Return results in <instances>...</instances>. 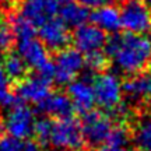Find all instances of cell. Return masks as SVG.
I'll use <instances>...</instances> for the list:
<instances>
[{
  "instance_id": "obj_26",
  "label": "cell",
  "mask_w": 151,
  "mask_h": 151,
  "mask_svg": "<svg viewBox=\"0 0 151 151\" xmlns=\"http://www.w3.org/2000/svg\"><path fill=\"white\" fill-rule=\"evenodd\" d=\"M13 41L14 39H13L11 31L9 28V24L0 18V48L3 50H6L13 43Z\"/></svg>"
},
{
  "instance_id": "obj_33",
  "label": "cell",
  "mask_w": 151,
  "mask_h": 151,
  "mask_svg": "<svg viewBox=\"0 0 151 151\" xmlns=\"http://www.w3.org/2000/svg\"><path fill=\"white\" fill-rule=\"evenodd\" d=\"M141 1H143L144 4H147V6H148V7L151 9V0H141Z\"/></svg>"
},
{
  "instance_id": "obj_4",
  "label": "cell",
  "mask_w": 151,
  "mask_h": 151,
  "mask_svg": "<svg viewBox=\"0 0 151 151\" xmlns=\"http://www.w3.org/2000/svg\"><path fill=\"white\" fill-rule=\"evenodd\" d=\"M113 120L111 115L105 111H88L83 113V120L80 122L81 134L84 144L91 147L105 146L106 139L112 130Z\"/></svg>"
},
{
  "instance_id": "obj_3",
  "label": "cell",
  "mask_w": 151,
  "mask_h": 151,
  "mask_svg": "<svg viewBox=\"0 0 151 151\" xmlns=\"http://www.w3.org/2000/svg\"><path fill=\"white\" fill-rule=\"evenodd\" d=\"M49 146L58 151H78L84 147L80 122L73 116L52 119Z\"/></svg>"
},
{
  "instance_id": "obj_21",
  "label": "cell",
  "mask_w": 151,
  "mask_h": 151,
  "mask_svg": "<svg viewBox=\"0 0 151 151\" xmlns=\"http://www.w3.org/2000/svg\"><path fill=\"white\" fill-rule=\"evenodd\" d=\"M108 65H109V59L104 49L84 55V67H87L91 73L104 71L108 67Z\"/></svg>"
},
{
  "instance_id": "obj_15",
  "label": "cell",
  "mask_w": 151,
  "mask_h": 151,
  "mask_svg": "<svg viewBox=\"0 0 151 151\" xmlns=\"http://www.w3.org/2000/svg\"><path fill=\"white\" fill-rule=\"evenodd\" d=\"M90 20L94 25L102 29L105 34L119 32L120 29V14L119 9L112 4H101L95 7L90 14Z\"/></svg>"
},
{
  "instance_id": "obj_7",
  "label": "cell",
  "mask_w": 151,
  "mask_h": 151,
  "mask_svg": "<svg viewBox=\"0 0 151 151\" xmlns=\"http://www.w3.org/2000/svg\"><path fill=\"white\" fill-rule=\"evenodd\" d=\"M53 63V80L59 86H67L84 70V55L74 48L58 50Z\"/></svg>"
},
{
  "instance_id": "obj_28",
  "label": "cell",
  "mask_w": 151,
  "mask_h": 151,
  "mask_svg": "<svg viewBox=\"0 0 151 151\" xmlns=\"http://www.w3.org/2000/svg\"><path fill=\"white\" fill-rule=\"evenodd\" d=\"M76 1L83 6H86L87 9H95L98 6L108 3V0H76Z\"/></svg>"
},
{
  "instance_id": "obj_30",
  "label": "cell",
  "mask_w": 151,
  "mask_h": 151,
  "mask_svg": "<svg viewBox=\"0 0 151 151\" xmlns=\"http://www.w3.org/2000/svg\"><path fill=\"white\" fill-rule=\"evenodd\" d=\"M98 151H130V150H127L126 147H113V146H105V147H102L101 150H98Z\"/></svg>"
},
{
  "instance_id": "obj_8",
  "label": "cell",
  "mask_w": 151,
  "mask_h": 151,
  "mask_svg": "<svg viewBox=\"0 0 151 151\" xmlns=\"http://www.w3.org/2000/svg\"><path fill=\"white\" fill-rule=\"evenodd\" d=\"M106 37L108 34H105L92 22H84L74 28L73 34L70 35V41L74 45V49H77L83 55H87L104 49Z\"/></svg>"
},
{
  "instance_id": "obj_17",
  "label": "cell",
  "mask_w": 151,
  "mask_h": 151,
  "mask_svg": "<svg viewBox=\"0 0 151 151\" xmlns=\"http://www.w3.org/2000/svg\"><path fill=\"white\" fill-rule=\"evenodd\" d=\"M58 14H59L60 20L65 22L69 28H76L90 20L88 9L86 6L77 3V1H73V0L60 4Z\"/></svg>"
},
{
  "instance_id": "obj_25",
  "label": "cell",
  "mask_w": 151,
  "mask_h": 151,
  "mask_svg": "<svg viewBox=\"0 0 151 151\" xmlns=\"http://www.w3.org/2000/svg\"><path fill=\"white\" fill-rule=\"evenodd\" d=\"M16 102H18L16 92L10 90V87L6 86L0 88V109H9Z\"/></svg>"
},
{
  "instance_id": "obj_24",
  "label": "cell",
  "mask_w": 151,
  "mask_h": 151,
  "mask_svg": "<svg viewBox=\"0 0 151 151\" xmlns=\"http://www.w3.org/2000/svg\"><path fill=\"white\" fill-rule=\"evenodd\" d=\"M24 140L10 134H0V151H22Z\"/></svg>"
},
{
  "instance_id": "obj_20",
  "label": "cell",
  "mask_w": 151,
  "mask_h": 151,
  "mask_svg": "<svg viewBox=\"0 0 151 151\" xmlns=\"http://www.w3.org/2000/svg\"><path fill=\"white\" fill-rule=\"evenodd\" d=\"M9 28H10V31H11L13 39H16V41L17 39H22V38L37 35V27L32 25L28 20H25L18 13H13L10 16Z\"/></svg>"
},
{
  "instance_id": "obj_22",
  "label": "cell",
  "mask_w": 151,
  "mask_h": 151,
  "mask_svg": "<svg viewBox=\"0 0 151 151\" xmlns=\"http://www.w3.org/2000/svg\"><path fill=\"white\" fill-rule=\"evenodd\" d=\"M50 127H52V118H49V116H42L39 119H35V122H34L32 134L35 136L37 141L42 147L49 146Z\"/></svg>"
},
{
  "instance_id": "obj_5",
  "label": "cell",
  "mask_w": 151,
  "mask_h": 151,
  "mask_svg": "<svg viewBox=\"0 0 151 151\" xmlns=\"http://www.w3.org/2000/svg\"><path fill=\"white\" fill-rule=\"evenodd\" d=\"M120 28L126 32H151V9L141 0H123L119 7Z\"/></svg>"
},
{
  "instance_id": "obj_12",
  "label": "cell",
  "mask_w": 151,
  "mask_h": 151,
  "mask_svg": "<svg viewBox=\"0 0 151 151\" xmlns=\"http://www.w3.org/2000/svg\"><path fill=\"white\" fill-rule=\"evenodd\" d=\"M16 52L21 56L28 67H32L35 70H38L41 66H43L50 60L48 55V48L35 35L22 38V39H17Z\"/></svg>"
},
{
  "instance_id": "obj_16",
  "label": "cell",
  "mask_w": 151,
  "mask_h": 151,
  "mask_svg": "<svg viewBox=\"0 0 151 151\" xmlns=\"http://www.w3.org/2000/svg\"><path fill=\"white\" fill-rule=\"evenodd\" d=\"M124 101L129 104L144 102L147 99V76L133 74L127 76V78L122 81Z\"/></svg>"
},
{
  "instance_id": "obj_10",
  "label": "cell",
  "mask_w": 151,
  "mask_h": 151,
  "mask_svg": "<svg viewBox=\"0 0 151 151\" xmlns=\"http://www.w3.org/2000/svg\"><path fill=\"white\" fill-rule=\"evenodd\" d=\"M50 91H52L50 80L43 78L38 73L35 76L22 77L21 80L17 81L16 90H14L20 101L25 104H34V105L41 102Z\"/></svg>"
},
{
  "instance_id": "obj_32",
  "label": "cell",
  "mask_w": 151,
  "mask_h": 151,
  "mask_svg": "<svg viewBox=\"0 0 151 151\" xmlns=\"http://www.w3.org/2000/svg\"><path fill=\"white\" fill-rule=\"evenodd\" d=\"M14 1H17V0H0V3H4V4H11Z\"/></svg>"
},
{
  "instance_id": "obj_13",
  "label": "cell",
  "mask_w": 151,
  "mask_h": 151,
  "mask_svg": "<svg viewBox=\"0 0 151 151\" xmlns=\"http://www.w3.org/2000/svg\"><path fill=\"white\" fill-rule=\"evenodd\" d=\"M70 98L74 112L86 113L94 109L95 106V98H94V90L92 84L88 78H77L67 84V92Z\"/></svg>"
},
{
  "instance_id": "obj_35",
  "label": "cell",
  "mask_w": 151,
  "mask_h": 151,
  "mask_svg": "<svg viewBox=\"0 0 151 151\" xmlns=\"http://www.w3.org/2000/svg\"><path fill=\"white\" fill-rule=\"evenodd\" d=\"M137 151H139V150H137Z\"/></svg>"
},
{
  "instance_id": "obj_31",
  "label": "cell",
  "mask_w": 151,
  "mask_h": 151,
  "mask_svg": "<svg viewBox=\"0 0 151 151\" xmlns=\"http://www.w3.org/2000/svg\"><path fill=\"white\" fill-rule=\"evenodd\" d=\"M147 99L151 102V74L147 76Z\"/></svg>"
},
{
  "instance_id": "obj_18",
  "label": "cell",
  "mask_w": 151,
  "mask_h": 151,
  "mask_svg": "<svg viewBox=\"0 0 151 151\" xmlns=\"http://www.w3.org/2000/svg\"><path fill=\"white\" fill-rule=\"evenodd\" d=\"M139 151H151V115H146L136 122L130 133Z\"/></svg>"
},
{
  "instance_id": "obj_1",
  "label": "cell",
  "mask_w": 151,
  "mask_h": 151,
  "mask_svg": "<svg viewBox=\"0 0 151 151\" xmlns=\"http://www.w3.org/2000/svg\"><path fill=\"white\" fill-rule=\"evenodd\" d=\"M104 50L113 67L124 76L141 74L151 65V38L147 34H109Z\"/></svg>"
},
{
  "instance_id": "obj_2",
  "label": "cell",
  "mask_w": 151,
  "mask_h": 151,
  "mask_svg": "<svg viewBox=\"0 0 151 151\" xmlns=\"http://www.w3.org/2000/svg\"><path fill=\"white\" fill-rule=\"evenodd\" d=\"M92 90L95 105L108 112L109 115L113 113L120 104L124 101L123 90H122V80L118 74L111 71H99L94 77Z\"/></svg>"
},
{
  "instance_id": "obj_9",
  "label": "cell",
  "mask_w": 151,
  "mask_h": 151,
  "mask_svg": "<svg viewBox=\"0 0 151 151\" xmlns=\"http://www.w3.org/2000/svg\"><path fill=\"white\" fill-rule=\"evenodd\" d=\"M60 3L58 0H20L17 13L35 27L58 16Z\"/></svg>"
},
{
  "instance_id": "obj_19",
  "label": "cell",
  "mask_w": 151,
  "mask_h": 151,
  "mask_svg": "<svg viewBox=\"0 0 151 151\" xmlns=\"http://www.w3.org/2000/svg\"><path fill=\"white\" fill-rule=\"evenodd\" d=\"M3 60V70H4L7 78L10 81H18L22 77H25L28 73V66L22 60V58L17 52H10L4 56Z\"/></svg>"
},
{
  "instance_id": "obj_11",
  "label": "cell",
  "mask_w": 151,
  "mask_h": 151,
  "mask_svg": "<svg viewBox=\"0 0 151 151\" xmlns=\"http://www.w3.org/2000/svg\"><path fill=\"white\" fill-rule=\"evenodd\" d=\"M38 35L42 43L49 49L58 52L66 48L70 42V31L69 27L60 18H50L42 25L38 27Z\"/></svg>"
},
{
  "instance_id": "obj_29",
  "label": "cell",
  "mask_w": 151,
  "mask_h": 151,
  "mask_svg": "<svg viewBox=\"0 0 151 151\" xmlns=\"http://www.w3.org/2000/svg\"><path fill=\"white\" fill-rule=\"evenodd\" d=\"M9 83H10V80L7 78V76H6L4 70L0 67V88H1V87L9 86Z\"/></svg>"
},
{
  "instance_id": "obj_14",
  "label": "cell",
  "mask_w": 151,
  "mask_h": 151,
  "mask_svg": "<svg viewBox=\"0 0 151 151\" xmlns=\"http://www.w3.org/2000/svg\"><path fill=\"white\" fill-rule=\"evenodd\" d=\"M37 108L45 116L53 119L73 116V113H74V108H73V104H71L69 95L60 91H50L41 102L37 104Z\"/></svg>"
},
{
  "instance_id": "obj_6",
  "label": "cell",
  "mask_w": 151,
  "mask_h": 151,
  "mask_svg": "<svg viewBox=\"0 0 151 151\" xmlns=\"http://www.w3.org/2000/svg\"><path fill=\"white\" fill-rule=\"evenodd\" d=\"M35 113L25 102H16L11 108L7 109L3 127L7 134L17 137L20 140H25L32 136Z\"/></svg>"
},
{
  "instance_id": "obj_27",
  "label": "cell",
  "mask_w": 151,
  "mask_h": 151,
  "mask_svg": "<svg viewBox=\"0 0 151 151\" xmlns=\"http://www.w3.org/2000/svg\"><path fill=\"white\" fill-rule=\"evenodd\" d=\"M22 151H43V150H42V146L38 141L25 139L24 140V146H22Z\"/></svg>"
},
{
  "instance_id": "obj_34",
  "label": "cell",
  "mask_w": 151,
  "mask_h": 151,
  "mask_svg": "<svg viewBox=\"0 0 151 151\" xmlns=\"http://www.w3.org/2000/svg\"><path fill=\"white\" fill-rule=\"evenodd\" d=\"M1 59H3V49L0 48V62H1Z\"/></svg>"
},
{
  "instance_id": "obj_23",
  "label": "cell",
  "mask_w": 151,
  "mask_h": 151,
  "mask_svg": "<svg viewBox=\"0 0 151 151\" xmlns=\"http://www.w3.org/2000/svg\"><path fill=\"white\" fill-rule=\"evenodd\" d=\"M130 141V130L123 124H113L105 146L126 147Z\"/></svg>"
}]
</instances>
